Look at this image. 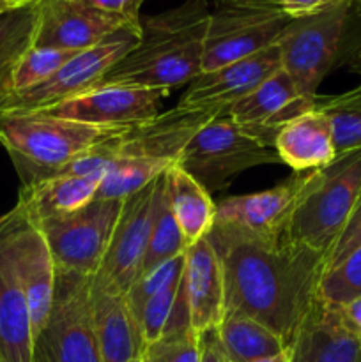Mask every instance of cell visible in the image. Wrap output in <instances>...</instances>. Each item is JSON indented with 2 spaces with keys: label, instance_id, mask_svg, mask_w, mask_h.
<instances>
[{
  "label": "cell",
  "instance_id": "8d00e7d4",
  "mask_svg": "<svg viewBox=\"0 0 361 362\" xmlns=\"http://www.w3.org/2000/svg\"><path fill=\"white\" fill-rule=\"evenodd\" d=\"M94 9L124 16L127 20H140V7L144 0H80Z\"/></svg>",
  "mask_w": 361,
  "mask_h": 362
},
{
  "label": "cell",
  "instance_id": "ee69618b",
  "mask_svg": "<svg viewBox=\"0 0 361 362\" xmlns=\"http://www.w3.org/2000/svg\"><path fill=\"white\" fill-rule=\"evenodd\" d=\"M6 4H9L11 7H21V6H27V4L35 2V0H4Z\"/></svg>",
  "mask_w": 361,
  "mask_h": 362
},
{
  "label": "cell",
  "instance_id": "cb8c5ba5",
  "mask_svg": "<svg viewBox=\"0 0 361 362\" xmlns=\"http://www.w3.org/2000/svg\"><path fill=\"white\" fill-rule=\"evenodd\" d=\"M0 362H34L30 313L0 233Z\"/></svg>",
  "mask_w": 361,
  "mask_h": 362
},
{
  "label": "cell",
  "instance_id": "277c9868",
  "mask_svg": "<svg viewBox=\"0 0 361 362\" xmlns=\"http://www.w3.org/2000/svg\"><path fill=\"white\" fill-rule=\"evenodd\" d=\"M353 27L349 2L331 0L315 13L294 18L283 28L276 39L282 69L304 98L317 99L321 81L340 67Z\"/></svg>",
  "mask_w": 361,
  "mask_h": 362
},
{
  "label": "cell",
  "instance_id": "74e56055",
  "mask_svg": "<svg viewBox=\"0 0 361 362\" xmlns=\"http://www.w3.org/2000/svg\"><path fill=\"white\" fill-rule=\"evenodd\" d=\"M340 66H345L350 73H356L361 76V25L354 20L353 32H350L349 42L345 46Z\"/></svg>",
  "mask_w": 361,
  "mask_h": 362
},
{
  "label": "cell",
  "instance_id": "d6a6232c",
  "mask_svg": "<svg viewBox=\"0 0 361 362\" xmlns=\"http://www.w3.org/2000/svg\"><path fill=\"white\" fill-rule=\"evenodd\" d=\"M183 272L184 269L179 274L173 276L158 293H154L142 311L140 332L145 349L161 339V336L165 334V329L183 290Z\"/></svg>",
  "mask_w": 361,
  "mask_h": 362
},
{
  "label": "cell",
  "instance_id": "4fadbf2b",
  "mask_svg": "<svg viewBox=\"0 0 361 362\" xmlns=\"http://www.w3.org/2000/svg\"><path fill=\"white\" fill-rule=\"evenodd\" d=\"M156 180L122 202L108 250L94 279L115 292L126 293L144 264L154 216Z\"/></svg>",
  "mask_w": 361,
  "mask_h": 362
},
{
  "label": "cell",
  "instance_id": "5b68a950",
  "mask_svg": "<svg viewBox=\"0 0 361 362\" xmlns=\"http://www.w3.org/2000/svg\"><path fill=\"white\" fill-rule=\"evenodd\" d=\"M361 197V148L336 156L317 170L283 237L328 257Z\"/></svg>",
  "mask_w": 361,
  "mask_h": 362
},
{
  "label": "cell",
  "instance_id": "836d02e7",
  "mask_svg": "<svg viewBox=\"0 0 361 362\" xmlns=\"http://www.w3.org/2000/svg\"><path fill=\"white\" fill-rule=\"evenodd\" d=\"M184 269V255L183 257L176 258L172 262H166V264L159 265L158 269L154 271L147 272V274L140 276L133 285L127 288V292L124 293L126 296V303L127 308H130L131 315H133L134 322L140 327V318H142V311H144L145 304L151 300V297L154 293H158L173 276L179 274L180 271Z\"/></svg>",
  "mask_w": 361,
  "mask_h": 362
},
{
  "label": "cell",
  "instance_id": "f35d334b",
  "mask_svg": "<svg viewBox=\"0 0 361 362\" xmlns=\"http://www.w3.org/2000/svg\"><path fill=\"white\" fill-rule=\"evenodd\" d=\"M269 2L276 4L283 13L289 14L290 18H301L306 14L315 13L321 9L328 0H269Z\"/></svg>",
  "mask_w": 361,
  "mask_h": 362
},
{
  "label": "cell",
  "instance_id": "8fae6325",
  "mask_svg": "<svg viewBox=\"0 0 361 362\" xmlns=\"http://www.w3.org/2000/svg\"><path fill=\"white\" fill-rule=\"evenodd\" d=\"M0 233L27 299L34 339L45 327L55 292L57 267L45 235L18 205L0 218Z\"/></svg>",
  "mask_w": 361,
  "mask_h": 362
},
{
  "label": "cell",
  "instance_id": "e0dca14e",
  "mask_svg": "<svg viewBox=\"0 0 361 362\" xmlns=\"http://www.w3.org/2000/svg\"><path fill=\"white\" fill-rule=\"evenodd\" d=\"M315 101L317 99L304 98L292 78L280 69L246 98L234 103L227 113L260 144L275 148L280 129L301 113L314 110Z\"/></svg>",
  "mask_w": 361,
  "mask_h": 362
},
{
  "label": "cell",
  "instance_id": "44dd1931",
  "mask_svg": "<svg viewBox=\"0 0 361 362\" xmlns=\"http://www.w3.org/2000/svg\"><path fill=\"white\" fill-rule=\"evenodd\" d=\"M91 303L101 362H133L144 356V339L126 296L101 285L92 276Z\"/></svg>",
  "mask_w": 361,
  "mask_h": 362
},
{
  "label": "cell",
  "instance_id": "83f0119b",
  "mask_svg": "<svg viewBox=\"0 0 361 362\" xmlns=\"http://www.w3.org/2000/svg\"><path fill=\"white\" fill-rule=\"evenodd\" d=\"M188 250V244L180 233L179 225L176 221L172 209H170L168 194H166L165 173L156 179L154 191V216H152L151 235H149V246L145 251L144 264H142L138 278L147 272L154 271L159 265L172 262L183 257ZM137 278V279H138Z\"/></svg>",
  "mask_w": 361,
  "mask_h": 362
},
{
  "label": "cell",
  "instance_id": "4dcf8cb0",
  "mask_svg": "<svg viewBox=\"0 0 361 362\" xmlns=\"http://www.w3.org/2000/svg\"><path fill=\"white\" fill-rule=\"evenodd\" d=\"M84 52V49H81ZM76 53L74 49H55V48H38L32 46L21 60L18 62L11 81V94L27 90L34 85L42 83L50 76L57 73L66 62H69Z\"/></svg>",
  "mask_w": 361,
  "mask_h": 362
},
{
  "label": "cell",
  "instance_id": "d590c367",
  "mask_svg": "<svg viewBox=\"0 0 361 362\" xmlns=\"http://www.w3.org/2000/svg\"><path fill=\"white\" fill-rule=\"evenodd\" d=\"M360 246H361V197L360 200H357L354 211L350 212V218L347 219L342 233H340L338 239L335 240L333 247L329 250L328 257H326V271L336 267L340 262L345 260V258Z\"/></svg>",
  "mask_w": 361,
  "mask_h": 362
},
{
  "label": "cell",
  "instance_id": "7c38bea8",
  "mask_svg": "<svg viewBox=\"0 0 361 362\" xmlns=\"http://www.w3.org/2000/svg\"><path fill=\"white\" fill-rule=\"evenodd\" d=\"M168 94L166 88L98 83L42 112L98 126L134 127L158 117L161 101Z\"/></svg>",
  "mask_w": 361,
  "mask_h": 362
},
{
  "label": "cell",
  "instance_id": "8992f818",
  "mask_svg": "<svg viewBox=\"0 0 361 362\" xmlns=\"http://www.w3.org/2000/svg\"><path fill=\"white\" fill-rule=\"evenodd\" d=\"M276 163L282 159L275 148L260 144L223 112L198 129L177 165L212 194L223 189L237 173Z\"/></svg>",
  "mask_w": 361,
  "mask_h": 362
},
{
  "label": "cell",
  "instance_id": "ba28073f",
  "mask_svg": "<svg viewBox=\"0 0 361 362\" xmlns=\"http://www.w3.org/2000/svg\"><path fill=\"white\" fill-rule=\"evenodd\" d=\"M91 281L92 276L57 269L52 310L34 339V362H101Z\"/></svg>",
  "mask_w": 361,
  "mask_h": 362
},
{
  "label": "cell",
  "instance_id": "b9f144b4",
  "mask_svg": "<svg viewBox=\"0 0 361 362\" xmlns=\"http://www.w3.org/2000/svg\"><path fill=\"white\" fill-rule=\"evenodd\" d=\"M328 2H331V0H328ZM328 2H326V4H328ZM347 2H349L350 13H353L354 20H356L357 23L361 25V0H347ZM326 4H324V6H326Z\"/></svg>",
  "mask_w": 361,
  "mask_h": 362
},
{
  "label": "cell",
  "instance_id": "5bb4252c",
  "mask_svg": "<svg viewBox=\"0 0 361 362\" xmlns=\"http://www.w3.org/2000/svg\"><path fill=\"white\" fill-rule=\"evenodd\" d=\"M280 69V49L273 45L246 59L200 73L177 103V108L218 115L227 112L234 103L246 98Z\"/></svg>",
  "mask_w": 361,
  "mask_h": 362
},
{
  "label": "cell",
  "instance_id": "9a60e30c",
  "mask_svg": "<svg viewBox=\"0 0 361 362\" xmlns=\"http://www.w3.org/2000/svg\"><path fill=\"white\" fill-rule=\"evenodd\" d=\"M317 177V170L294 173L260 193L230 197L216 204V223L237 226L260 237H283L294 211Z\"/></svg>",
  "mask_w": 361,
  "mask_h": 362
},
{
  "label": "cell",
  "instance_id": "d4e9b609",
  "mask_svg": "<svg viewBox=\"0 0 361 362\" xmlns=\"http://www.w3.org/2000/svg\"><path fill=\"white\" fill-rule=\"evenodd\" d=\"M166 194L180 233L188 247L209 235L216 219V204L211 194L184 172L179 165H173L165 172Z\"/></svg>",
  "mask_w": 361,
  "mask_h": 362
},
{
  "label": "cell",
  "instance_id": "9c48e42d",
  "mask_svg": "<svg viewBox=\"0 0 361 362\" xmlns=\"http://www.w3.org/2000/svg\"><path fill=\"white\" fill-rule=\"evenodd\" d=\"M140 37V20L130 23L92 48L76 53L53 76L27 90L11 94L0 106V113L7 112H42L87 88L94 87L105 74L124 59Z\"/></svg>",
  "mask_w": 361,
  "mask_h": 362
},
{
  "label": "cell",
  "instance_id": "f6af8a7d",
  "mask_svg": "<svg viewBox=\"0 0 361 362\" xmlns=\"http://www.w3.org/2000/svg\"><path fill=\"white\" fill-rule=\"evenodd\" d=\"M7 9H13V7H11L9 4L4 2V0H0V13H4V11H7Z\"/></svg>",
  "mask_w": 361,
  "mask_h": 362
},
{
  "label": "cell",
  "instance_id": "d6986e66",
  "mask_svg": "<svg viewBox=\"0 0 361 362\" xmlns=\"http://www.w3.org/2000/svg\"><path fill=\"white\" fill-rule=\"evenodd\" d=\"M289 362H361V334L342 308L319 299L287 346Z\"/></svg>",
  "mask_w": 361,
  "mask_h": 362
},
{
  "label": "cell",
  "instance_id": "f1b7e54d",
  "mask_svg": "<svg viewBox=\"0 0 361 362\" xmlns=\"http://www.w3.org/2000/svg\"><path fill=\"white\" fill-rule=\"evenodd\" d=\"M177 163L147 158H113L106 166L96 198L103 200H126L138 193Z\"/></svg>",
  "mask_w": 361,
  "mask_h": 362
},
{
  "label": "cell",
  "instance_id": "60d3db41",
  "mask_svg": "<svg viewBox=\"0 0 361 362\" xmlns=\"http://www.w3.org/2000/svg\"><path fill=\"white\" fill-rule=\"evenodd\" d=\"M340 308H342L343 318L347 320V324H349L354 331L361 334V297H357V299L350 300L345 306Z\"/></svg>",
  "mask_w": 361,
  "mask_h": 362
},
{
  "label": "cell",
  "instance_id": "6da1fadb",
  "mask_svg": "<svg viewBox=\"0 0 361 362\" xmlns=\"http://www.w3.org/2000/svg\"><path fill=\"white\" fill-rule=\"evenodd\" d=\"M209 240L225 281V313L260 322L289 343L319 300L324 255L285 237H260L216 223Z\"/></svg>",
  "mask_w": 361,
  "mask_h": 362
},
{
  "label": "cell",
  "instance_id": "603a6c76",
  "mask_svg": "<svg viewBox=\"0 0 361 362\" xmlns=\"http://www.w3.org/2000/svg\"><path fill=\"white\" fill-rule=\"evenodd\" d=\"M275 151L296 173L324 168L336 159L331 122L317 108L301 113L280 129Z\"/></svg>",
  "mask_w": 361,
  "mask_h": 362
},
{
  "label": "cell",
  "instance_id": "3957f363",
  "mask_svg": "<svg viewBox=\"0 0 361 362\" xmlns=\"http://www.w3.org/2000/svg\"><path fill=\"white\" fill-rule=\"evenodd\" d=\"M130 129L78 122L46 112L0 113V145L9 154L21 186L59 175L67 165Z\"/></svg>",
  "mask_w": 361,
  "mask_h": 362
},
{
  "label": "cell",
  "instance_id": "7dc6e473",
  "mask_svg": "<svg viewBox=\"0 0 361 362\" xmlns=\"http://www.w3.org/2000/svg\"><path fill=\"white\" fill-rule=\"evenodd\" d=\"M200 2H207V0H200ZM214 2H216V0H214Z\"/></svg>",
  "mask_w": 361,
  "mask_h": 362
},
{
  "label": "cell",
  "instance_id": "f546056e",
  "mask_svg": "<svg viewBox=\"0 0 361 362\" xmlns=\"http://www.w3.org/2000/svg\"><path fill=\"white\" fill-rule=\"evenodd\" d=\"M315 108L331 122L336 156L361 148V85L343 94L317 98Z\"/></svg>",
  "mask_w": 361,
  "mask_h": 362
},
{
  "label": "cell",
  "instance_id": "e575fe53",
  "mask_svg": "<svg viewBox=\"0 0 361 362\" xmlns=\"http://www.w3.org/2000/svg\"><path fill=\"white\" fill-rule=\"evenodd\" d=\"M147 362H200L202 339L193 329L163 336L144 352Z\"/></svg>",
  "mask_w": 361,
  "mask_h": 362
},
{
  "label": "cell",
  "instance_id": "4316f807",
  "mask_svg": "<svg viewBox=\"0 0 361 362\" xmlns=\"http://www.w3.org/2000/svg\"><path fill=\"white\" fill-rule=\"evenodd\" d=\"M39 0L0 13V106L11 95V81L21 57L34 46Z\"/></svg>",
  "mask_w": 361,
  "mask_h": 362
},
{
  "label": "cell",
  "instance_id": "ab89813d",
  "mask_svg": "<svg viewBox=\"0 0 361 362\" xmlns=\"http://www.w3.org/2000/svg\"><path fill=\"white\" fill-rule=\"evenodd\" d=\"M202 339V357L200 362H229L225 354H223L222 345H219L218 334L214 331H209L200 336Z\"/></svg>",
  "mask_w": 361,
  "mask_h": 362
},
{
  "label": "cell",
  "instance_id": "7a4b0ae2",
  "mask_svg": "<svg viewBox=\"0 0 361 362\" xmlns=\"http://www.w3.org/2000/svg\"><path fill=\"white\" fill-rule=\"evenodd\" d=\"M207 21L209 9L200 0L140 16L138 42L99 83L166 90L191 83L202 73Z\"/></svg>",
  "mask_w": 361,
  "mask_h": 362
},
{
  "label": "cell",
  "instance_id": "52a82bcc",
  "mask_svg": "<svg viewBox=\"0 0 361 362\" xmlns=\"http://www.w3.org/2000/svg\"><path fill=\"white\" fill-rule=\"evenodd\" d=\"M290 21L292 18L269 0H216L205 28L202 73L276 45Z\"/></svg>",
  "mask_w": 361,
  "mask_h": 362
},
{
  "label": "cell",
  "instance_id": "30bf717a",
  "mask_svg": "<svg viewBox=\"0 0 361 362\" xmlns=\"http://www.w3.org/2000/svg\"><path fill=\"white\" fill-rule=\"evenodd\" d=\"M122 202L94 198L71 214L38 225L59 271H71L84 276L98 274L119 219Z\"/></svg>",
  "mask_w": 361,
  "mask_h": 362
},
{
  "label": "cell",
  "instance_id": "484cf974",
  "mask_svg": "<svg viewBox=\"0 0 361 362\" xmlns=\"http://www.w3.org/2000/svg\"><path fill=\"white\" fill-rule=\"evenodd\" d=\"M216 334L229 362L269 359L287 350L285 341L271 329L241 313H225Z\"/></svg>",
  "mask_w": 361,
  "mask_h": 362
},
{
  "label": "cell",
  "instance_id": "ffe728a7",
  "mask_svg": "<svg viewBox=\"0 0 361 362\" xmlns=\"http://www.w3.org/2000/svg\"><path fill=\"white\" fill-rule=\"evenodd\" d=\"M184 286L191 329L198 336L218 329L225 317V281L209 237L191 244L184 253Z\"/></svg>",
  "mask_w": 361,
  "mask_h": 362
},
{
  "label": "cell",
  "instance_id": "ac0fdd59",
  "mask_svg": "<svg viewBox=\"0 0 361 362\" xmlns=\"http://www.w3.org/2000/svg\"><path fill=\"white\" fill-rule=\"evenodd\" d=\"M212 117V113L186 112L176 106L170 112L131 127L124 136L105 144V152L110 161L126 156L177 163L191 138Z\"/></svg>",
  "mask_w": 361,
  "mask_h": 362
},
{
  "label": "cell",
  "instance_id": "bcb514c9",
  "mask_svg": "<svg viewBox=\"0 0 361 362\" xmlns=\"http://www.w3.org/2000/svg\"><path fill=\"white\" fill-rule=\"evenodd\" d=\"M133 362H147V359H145V356H140L138 359H134Z\"/></svg>",
  "mask_w": 361,
  "mask_h": 362
},
{
  "label": "cell",
  "instance_id": "2e32d148",
  "mask_svg": "<svg viewBox=\"0 0 361 362\" xmlns=\"http://www.w3.org/2000/svg\"><path fill=\"white\" fill-rule=\"evenodd\" d=\"M137 21L94 9L80 0H39L34 46L81 52Z\"/></svg>",
  "mask_w": 361,
  "mask_h": 362
},
{
  "label": "cell",
  "instance_id": "7402d4cb",
  "mask_svg": "<svg viewBox=\"0 0 361 362\" xmlns=\"http://www.w3.org/2000/svg\"><path fill=\"white\" fill-rule=\"evenodd\" d=\"M105 172L88 175H55L41 182L21 186L18 207L35 226L62 218L85 207L96 198Z\"/></svg>",
  "mask_w": 361,
  "mask_h": 362
},
{
  "label": "cell",
  "instance_id": "1f68e13d",
  "mask_svg": "<svg viewBox=\"0 0 361 362\" xmlns=\"http://www.w3.org/2000/svg\"><path fill=\"white\" fill-rule=\"evenodd\" d=\"M357 297H361V246L326 271L319 286V299L333 306H345Z\"/></svg>",
  "mask_w": 361,
  "mask_h": 362
},
{
  "label": "cell",
  "instance_id": "7bdbcfd3",
  "mask_svg": "<svg viewBox=\"0 0 361 362\" xmlns=\"http://www.w3.org/2000/svg\"><path fill=\"white\" fill-rule=\"evenodd\" d=\"M255 362H289V350H285L283 354L276 357H269V359H262V361H255Z\"/></svg>",
  "mask_w": 361,
  "mask_h": 362
}]
</instances>
